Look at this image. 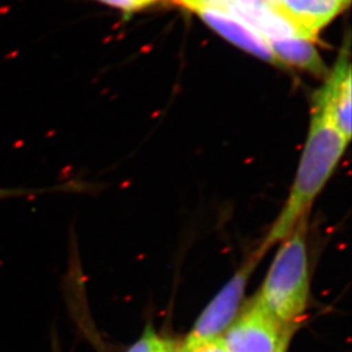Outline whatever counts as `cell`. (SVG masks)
<instances>
[{
  "mask_svg": "<svg viewBox=\"0 0 352 352\" xmlns=\"http://www.w3.org/2000/svg\"><path fill=\"white\" fill-rule=\"evenodd\" d=\"M193 12L217 34L241 50L270 63L279 64L270 43L242 21L218 10H195Z\"/></svg>",
  "mask_w": 352,
  "mask_h": 352,
  "instance_id": "cell-6",
  "label": "cell"
},
{
  "mask_svg": "<svg viewBox=\"0 0 352 352\" xmlns=\"http://www.w3.org/2000/svg\"><path fill=\"white\" fill-rule=\"evenodd\" d=\"M168 352H183V351H182V346H177V344H175V343H173V346H171V348H170V349L168 350Z\"/></svg>",
  "mask_w": 352,
  "mask_h": 352,
  "instance_id": "cell-14",
  "label": "cell"
},
{
  "mask_svg": "<svg viewBox=\"0 0 352 352\" xmlns=\"http://www.w3.org/2000/svg\"><path fill=\"white\" fill-rule=\"evenodd\" d=\"M173 343L163 340L152 329H147L143 338L126 352H168Z\"/></svg>",
  "mask_w": 352,
  "mask_h": 352,
  "instance_id": "cell-10",
  "label": "cell"
},
{
  "mask_svg": "<svg viewBox=\"0 0 352 352\" xmlns=\"http://www.w3.org/2000/svg\"><path fill=\"white\" fill-rule=\"evenodd\" d=\"M351 63L350 39L343 45L336 67L316 93L314 112L327 120L348 142L351 138Z\"/></svg>",
  "mask_w": 352,
  "mask_h": 352,
  "instance_id": "cell-5",
  "label": "cell"
},
{
  "mask_svg": "<svg viewBox=\"0 0 352 352\" xmlns=\"http://www.w3.org/2000/svg\"><path fill=\"white\" fill-rule=\"evenodd\" d=\"M78 190V186H74L72 183L57 185L54 187H46V188H1L0 187V201L14 197H31V196L40 195L46 193H63V192H72Z\"/></svg>",
  "mask_w": 352,
  "mask_h": 352,
  "instance_id": "cell-9",
  "label": "cell"
},
{
  "mask_svg": "<svg viewBox=\"0 0 352 352\" xmlns=\"http://www.w3.org/2000/svg\"><path fill=\"white\" fill-rule=\"evenodd\" d=\"M293 19L316 40L319 31L348 5L342 0H283Z\"/></svg>",
  "mask_w": 352,
  "mask_h": 352,
  "instance_id": "cell-7",
  "label": "cell"
},
{
  "mask_svg": "<svg viewBox=\"0 0 352 352\" xmlns=\"http://www.w3.org/2000/svg\"><path fill=\"white\" fill-rule=\"evenodd\" d=\"M96 1H100L112 8H117L123 13L130 14L143 10L145 7L151 6L162 0H96Z\"/></svg>",
  "mask_w": 352,
  "mask_h": 352,
  "instance_id": "cell-11",
  "label": "cell"
},
{
  "mask_svg": "<svg viewBox=\"0 0 352 352\" xmlns=\"http://www.w3.org/2000/svg\"><path fill=\"white\" fill-rule=\"evenodd\" d=\"M286 326L267 313L254 298L230 324L223 343L228 352H275Z\"/></svg>",
  "mask_w": 352,
  "mask_h": 352,
  "instance_id": "cell-4",
  "label": "cell"
},
{
  "mask_svg": "<svg viewBox=\"0 0 352 352\" xmlns=\"http://www.w3.org/2000/svg\"><path fill=\"white\" fill-rule=\"evenodd\" d=\"M267 250L268 249L266 246L261 244L254 252L246 258L241 268L233 276V278L227 283L226 286L220 291L212 302L206 307L202 315L199 316L194 329L190 336H187L184 346H182L183 349H190L199 343L220 338L223 331L230 327L242 303L250 277L260 260L263 259Z\"/></svg>",
  "mask_w": 352,
  "mask_h": 352,
  "instance_id": "cell-3",
  "label": "cell"
},
{
  "mask_svg": "<svg viewBox=\"0 0 352 352\" xmlns=\"http://www.w3.org/2000/svg\"><path fill=\"white\" fill-rule=\"evenodd\" d=\"M183 352H228L223 338H217V339L210 340L206 342L199 343L197 346H192L190 349H183Z\"/></svg>",
  "mask_w": 352,
  "mask_h": 352,
  "instance_id": "cell-12",
  "label": "cell"
},
{
  "mask_svg": "<svg viewBox=\"0 0 352 352\" xmlns=\"http://www.w3.org/2000/svg\"><path fill=\"white\" fill-rule=\"evenodd\" d=\"M296 327H298V324L286 326L284 333H283L282 339L279 341L278 346H277L275 352H287L289 341H291V338L296 332Z\"/></svg>",
  "mask_w": 352,
  "mask_h": 352,
  "instance_id": "cell-13",
  "label": "cell"
},
{
  "mask_svg": "<svg viewBox=\"0 0 352 352\" xmlns=\"http://www.w3.org/2000/svg\"><path fill=\"white\" fill-rule=\"evenodd\" d=\"M309 296L307 219L283 239L256 300L283 326L298 324Z\"/></svg>",
  "mask_w": 352,
  "mask_h": 352,
  "instance_id": "cell-2",
  "label": "cell"
},
{
  "mask_svg": "<svg viewBox=\"0 0 352 352\" xmlns=\"http://www.w3.org/2000/svg\"><path fill=\"white\" fill-rule=\"evenodd\" d=\"M348 143L327 120L314 112L308 140L289 199L263 241V245L267 249L283 241L301 220L307 219V213L334 173Z\"/></svg>",
  "mask_w": 352,
  "mask_h": 352,
  "instance_id": "cell-1",
  "label": "cell"
},
{
  "mask_svg": "<svg viewBox=\"0 0 352 352\" xmlns=\"http://www.w3.org/2000/svg\"><path fill=\"white\" fill-rule=\"evenodd\" d=\"M343 3H346V5H349L350 3V0H342Z\"/></svg>",
  "mask_w": 352,
  "mask_h": 352,
  "instance_id": "cell-15",
  "label": "cell"
},
{
  "mask_svg": "<svg viewBox=\"0 0 352 352\" xmlns=\"http://www.w3.org/2000/svg\"><path fill=\"white\" fill-rule=\"evenodd\" d=\"M279 64L286 63L301 70L309 71L315 74H322L325 67L314 41L303 38H285L268 41Z\"/></svg>",
  "mask_w": 352,
  "mask_h": 352,
  "instance_id": "cell-8",
  "label": "cell"
}]
</instances>
